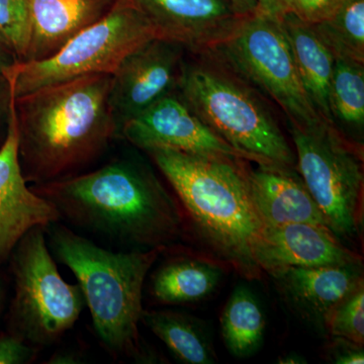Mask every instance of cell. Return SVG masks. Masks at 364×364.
Instances as JSON below:
<instances>
[{
  "label": "cell",
  "mask_w": 364,
  "mask_h": 364,
  "mask_svg": "<svg viewBox=\"0 0 364 364\" xmlns=\"http://www.w3.org/2000/svg\"><path fill=\"white\" fill-rule=\"evenodd\" d=\"M112 74L82 76L14 97L18 158L26 181H58L102 156L119 135Z\"/></svg>",
  "instance_id": "obj_1"
},
{
  "label": "cell",
  "mask_w": 364,
  "mask_h": 364,
  "mask_svg": "<svg viewBox=\"0 0 364 364\" xmlns=\"http://www.w3.org/2000/svg\"><path fill=\"white\" fill-rule=\"evenodd\" d=\"M32 188L56 208L61 219L122 243L166 248L183 230L173 196L147 165L131 158Z\"/></svg>",
  "instance_id": "obj_2"
},
{
  "label": "cell",
  "mask_w": 364,
  "mask_h": 364,
  "mask_svg": "<svg viewBox=\"0 0 364 364\" xmlns=\"http://www.w3.org/2000/svg\"><path fill=\"white\" fill-rule=\"evenodd\" d=\"M205 243L237 272L260 277L255 251L263 224L251 200L245 160L147 151Z\"/></svg>",
  "instance_id": "obj_3"
},
{
  "label": "cell",
  "mask_w": 364,
  "mask_h": 364,
  "mask_svg": "<svg viewBox=\"0 0 364 364\" xmlns=\"http://www.w3.org/2000/svg\"><path fill=\"white\" fill-rule=\"evenodd\" d=\"M46 230L53 253L77 279L93 327L107 350L139 355L144 284L166 248L117 252L58 223Z\"/></svg>",
  "instance_id": "obj_4"
},
{
  "label": "cell",
  "mask_w": 364,
  "mask_h": 364,
  "mask_svg": "<svg viewBox=\"0 0 364 364\" xmlns=\"http://www.w3.org/2000/svg\"><path fill=\"white\" fill-rule=\"evenodd\" d=\"M196 55L182 63L177 97L251 162L294 167L293 149L252 85L214 52Z\"/></svg>",
  "instance_id": "obj_5"
},
{
  "label": "cell",
  "mask_w": 364,
  "mask_h": 364,
  "mask_svg": "<svg viewBox=\"0 0 364 364\" xmlns=\"http://www.w3.org/2000/svg\"><path fill=\"white\" fill-rule=\"evenodd\" d=\"M149 21L129 0L69 40L49 58L16 62L4 79L14 97L93 74H112L136 48L154 39Z\"/></svg>",
  "instance_id": "obj_6"
},
{
  "label": "cell",
  "mask_w": 364,
  "mask_h": 364,
  "mask_svg": "<svg viewBox=\"0 0 364 364\" xmlns=\"http://www.w3.org/2000/svg\"><path fill=\"white\" fill-rule=\"evenodd\" d=\"M11 255L14 277L11 333L37 348L50 346L80 317L85 306L80 287L60 274L46 228L28 231Z\"/></svg>",
  "instance_id": "obj_7"
},
{
  "label": "cell",
  "mask_w": 364,
  "mask_h": 364,
  "mask_svg": "<svg viewBox=\"0 0 364 364\" xmlns=\"http://www.w3.org/2000/svg\"><path fill=\"white\" fill-rule=\"evenodd\" d=\"M291 126L301 179L337 238H353L363 214V166L360 150L336 126L322 121Z\"/></svg>",
  "instance_id": "obj_8"
},
{
  "label": "cell",
  "mask_w": 364,
  "mask_h": 364,
  "mask_svg": "<svg viewBox=\"0 0 364 364\" xmlns=\"http://www.w3.org/2000/svg\"><path fill=\"white\" fill-rule=\"evenodd\" d=\"M210 52L269 95L289 124L309 127L325 121L306 95L279 21L256 11L245 16L226 43Z\"/></svg>",
  "instance_id": "obj_9"
},
{
  "label": "cell",
  "mask_w": 364,
  "mask_h": 364,
  "mask_svg": "<svg viewBox=\"0 0 364 364\" xmlns=\"http://www.w3.org/2000/svg\"><path fill=\"white\" fill-rule=\"evenodd\" d=\"M119 136L145 152L171 149L191 154L245 160L250 158L208 128L195 112L170 93L122 126Z\"/></svg>",
  "instance_id": "obj_10"
},
{
  "label": "cell",
  "mask_w": 364,
  "mask_h": 364,
  "mask_svg": "<svg viewBox=\"0 0 364 364\" xmlns=\"http://www.w3.org/2000/svg\"><path fill=\"white\" fill-rule=\"evenodd\" d=\"M184 48L169 41L154 39L136 48L112 74L109 102L122 126L157 100L176 92Z\"/></svg>",
  "instance_id": "obj_11"
},
{
  "label": "cell",
  "mask_w": 364,
  "mask_h": 364,
  "mask_svg": "<svg viewBox=\"0 0 364 364\" xmlns=\"http://www.w3.org/2000/svg\"><path fill=\"white\" fill-rule=\"evenodd\" d=\"M149 21L157 39L195 54L214 51L236 32L245 16L230 0H129Z\"/></svg>",
  "instance_id": "obj_12"
},
{
  "label": "cell",
  "mask_w": 364,
  "mask_h": 364,
  "mask_svg": "<svg viewBox=\"0 0 364 364\" xmlns=\"http://www.w3.org/2000/svg\"><path fill=\"white\" fill-rule=\"evenodd\" d=\"M9 92L6 136L0 145V263L33 228H47L61 220L56 208L26 184L18 158L14 97Z\"/></svg>",
  "instance_id": "obj_13"
},
{
  "label": "cell",
  "mask_w": 364,
  "mask_h": 364,
  "mask_svg": "<svg viewBox=\"0 0 364 364\" xmlns=\"http://www.w3.org/2000/svg\"><path fill=\"white\" fill-rule=\"evenodd\" d=\"M270 277L294 312L324 331L335 306L364 284L363 262L284 268Z\"/></svg>",
  "instance_id": "obj_14"
},
{
  "label": "cell",
  "mask_w": 364,
  "mask_h": 364,
  "mask_svg": "<svg viewBox=\"0 0 364 364\" xmlns=\"http://www.w3.org/2000/svg\"><path fill=\"white\" fill-rule=\"evenodd\" d=\"M255 258L261 272L269 274L289 267L363 262L360 256L344 247L330 229L304 223L263 227Z\"/></svg>",
  "instance_id": "obj_15"
},
{
  "label": "cell",
  "mask_w": 364,
  "mask_h": 364,
  "mask_svg": "<svg viewBox=\"0 0 364 364\" xmlns=\"http://www.w3.org/2000/svg\"><path fill=\"white\" fill-rule=\"evenodd\" d=\"M256 165L255 169L247 170L248 183L263 227L304 223L328 228L324 215L293 167Z\"/></svg>",
  "instance_id": "obj_16"
},
{
  "label": "cell",
  "mask_w": 364,
  "mask_h": 364,
  "mask_svg": "<svg viewBox=\"0 0 364 364\" xmlns=\"http://www.w3.org/2000/svg\"><path fill=\"white\" fill-rule=\"evenodd\" d=\"M114 1L28 0L32 40L26 61L49 58L74 36L109 13Z\"/></svg>",
  "instance_id": "obj_17"
},
{
  "label": "cell",
  "mask_w": 364,
  "mask_h": 364,
  "mask_svg": "<svg viewBox=\"0 0 364 364\" xmlns=\"http://www.w3.org/2000/svg\"><path fill=\"white\" fill-rule=\"evenodd\" d=\"M284 31L299 78L309 98L320 117L334 124L330 111L329 90L334 56L313 25L289 13L279 21Z\"/></svg>",
  "instance_id": "obj_18"
},
{
  "label": "cell",
  "mask_w": 364,
  "mask_h": 364,
  "mask_svg": "<svg viewBox=\"0 0 364 364\" xmlns=\"http://www.w3.org/2000/svg\"><path fill=\"white\" fill-rule=\"evenodd\" d=\"M221 269L191 258L167 261L153 273L151 293L163 305H184L207 298L214 291Z\"/></svg>",
  "instance_id": "obj_19"
},
{
  "label": "cell",
  "mask_w": 364,
  "mask_h": 364,
  "mask_svg": "<svg viewBox=\"0 0 364 364\" xmlns=\"http://www.w3.org/2000/svg\"><path fill=\"white\" fill-rule=\"evenodd\" d=\"M143 323L181 363L213 364L217 361L198 318L171 310L143 311Z\"/></svg>",
  "instance_id": "obj_20"
},
{
  "label": "cell",
  "mask_w": 364,
  "mask_h": 364,
  "mask_svg": "<svg viewBox=\"0 0 364 364\" xmlns=\"http://www.w3.org/2000/svg\"><path fill=\"white\" fill-rule=\"evenodd\" d=\"M222 336L230 353L239 358L256 353L262 344L265 318L259 303L245 287L230 296L221 317Z\"/></svg>",
  "instance_id": "obj_21"
},
{
  "label": "cell",
  "mask_w": 364,
  "mask_h": 364,
  "mask_svg": "<svg viewBox=\"0 0 364 364\" xmlns=\"http://www.w3.org/2000/svg\"><path fill=\"white\" fill-rule=\"evenodd\" d=\"M330 111L349 130L363 132L364 126V65L344 58H334L329 90Z\"/></svg>",
  "instance_id": "obj_22"
},
{
  "label": "cell",
  "mask_w": 364,
  "mask_h": 364,
  "mask_svg": "<svg viewBox=\"0 0 364 364\" xmlns=\"http://www.w3.org/2000/svg\"><path fill=\"white\" fill-rule=\"evenodd\" d=\"M313 26L334 58L364 63V0H346L332 16Z\"/></svg>",
  "instance_id": "obj_23"
},
{
  "label": "cell",
  "mask_w": 364,
  "mask_h": 364,
  "mask_svg": "<svg viewBox=\"0 0 364 364\" xmlns=\"http://www.w3.org/2000/svg\"><path fill=\"white\" fill-rule=\"evenodd\" d=\"M32 40L28 0H0V41L18 62L28 58Z\"/></svg>",
  "instance_id": "obj_24"
},
{
  "label": "cell",
  "mask_w": 364,
  "mask_h": 364,
  "mask_svg": "<svg viewBox=\"0 0 364 364\" xmlns=\"http://www.w3.org/2000/svg\"><path fill=\"white\" fill-rule=\"evenodd\" d=\"M364 284L340 301L330 314L326 331L363 346L364 344Z\"/></svg>",
  "instance_id": "obj_25"
},
{
  "label": "cell",
  "mask_w": 364,
  "mask_h": 364,
  "mask_svg": "<svg viewBox=\"0 0 364 364\" xmlns=\"http://www.w3.org/2000/svg\"><path fill=\"white\" fill-rule=\"evenodd\" d=\"M346 0H291V13L299 20L316 25L336 13Z\"/></svg>",
  "instance_id": "obj_26"
},
{
  "label": "cell",
  "mask_w": 364,
  "mask_h": 364,
  "mask_svg": "<svg viewBox=\"0 0 364 364\" xmlns=\"http://www.w3.org/2000/svg\"><path fill=\"white\" fill-rule=\"evenodd\" d=\"M39 350L13 333L0 336V364L30 363Z\"/></svg>",
  "instance_id": "obj_27"
},
{
  "label": "cell",
  "mask_w": 364,
  "mask_h": 364,
  "mask_svg": "<svg viewBox=\"0 0 364 364\" xmlns=\"http://www.w3.org/2000/svg\"><path fill=\"white\" fill-rule=\"evenodd\" d=\"M328 359L336 364L364 363L363 346L340 337H334L327 348Z\"/></svg>",
  "instance_id": "obj_28"
},
{
  "label": "cell",
  "mask_w": 364,
  "mask_h": 364,
  "mask_svg": "<svg viewBox=\"0 0 364 364\" xmlns=\"http://www.w3.org/2000/svg\"><path fill=\"white\" fill-rule=\"evenodd\" d=\"M257 2V13L279 21L291 13V0H256Z\"/></svg>",
  "instance_id": "obj_29"
},
{
  "label": "cell",
  "mask_w": 364,
  "mask_h": 364,
  "mask_svg": "<svg viewBox=\"0 0 364 364\" xmlns=\"http://www.w3.org/2000/svg\"><path fill=\"white\" fill-rule=\"evenodd\" d=\"M9 100H11V92H9V85L6 79L0 80V128L2 124L7 123L9 117Z\"/></svg>",
  "instance_id": "obj_30"
},
{
  "label": "cell",
  "mask_w": 364,
  "mask_h": 364,
  "mask_svg": "<svg viewBox=\"0 0 364 364\" xmlns=\"http://www.w3.org/2000/svg\"><path fill=\"white\" fill-rule=\"evenodd\" d=\"M18 62L6 46L0 41V80H4L6 72Z\"/></svg>",
  "instance_id": "obj_31"
},
{
  "label": "cell",
  "mask_w": 364,
  "mask_h": 364,
  "mask_svg": "<svg viewBox=\"0 0 364 364\" xmlns=\"http://www.w3.org/2000/svg\"><path fill=\"white\" fill-rule=\"evenodd\" d=\"M80 358L71 351H58L50 358L47 363L50 364H77L80 363Z\"/></svg>",
  "instance_id": "obj_32"
},
{
  "label": "cell",
  "mask_w": 364,
  "mask_h": 364,
  "mask_svg": "<svg viewBox=\"0 0 364 364\" xmlns=\"http://www.w3.org/2000/svg\"><path fill=\"white\" fill-rule=\"evenodd\" d=\"M230 1L242 16H250L257 11L256 0H230Z\"/></svg>",
  "instance_id": "obj_33"
},
{
  "label": "cell",
  "mask_w": 364,
  "mask_h": 364,
  "mask_svg": "<svg viewBox=\"0 0 364 364\" xmlns=\"http://www.w3.org/2000/svg\"><path fill=\"white\" fill-rule=\"evenodd\" d=\"M279 363L284 364H299V363H306V361L305 358H301V356L298 355V354H289V355L284 356V358H280L279 359Z\"/></svg>",
  "instance_id": "obj_34"
},
{
  "label": "cell",
  "mask_w": 364,
  "mask_h": 364,
  "mask_svg": "<svg viewBox=\"0 0 364 364\" xmlns=\"http://www.w3.org/2000/svg\"><path fill=\"white\" fill-rule=\"evenodd\" d=\"M1 296H2V287H1V284H0V301H1Z\"/></svg>",
  "instance_id": "obj_35"
}]
</instances>
